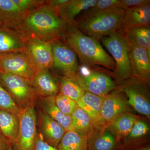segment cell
<instances>
[{
	"label": "cell",
	"instance_id": "obj_14",
	"mask_svg": "<svg viewBox=\"0 0 150 150\" xmlns=\"http://www.w3.org/2000/svg\"><path fill=\"white\" fill-rule=\"evenodd\" d=\"M36 116L39 133L43 140L52 146L57 148L67 131L61 124L41 110H38Z\"/></svg>",
	"mask_w": 150,
	"mask_h": 150
},
{
	"label": "cell",
	"instance_id": "obj_35",
	"mask_svg": "<svg viewBox=\"0 0 150 150\" xmlns=\"http://www.w3.org/2000/svg\"><path fill=\"white\" fill-rule=\"evenodd\" d=\"M34 150H57L56 148L48 144L43 140L39 133L38 134Z\"/></svg>",
	"mask_w": 150,
	"mask_h": 150
},
{
	"label": "cell",
	"instance_id": "obj_10",
	"mask_svg": "<svg viewBox=\"0 0 150 150\" xmlns=\"http://www.w3.org/2000/svg\"><path fill=\"white\" fill-rule=\"evenodd\" d=\"M0 71L30 80L36 68L24 51L0 55Z\"/></svg>",
	"mask_w": 150,
	"mask_h": 150
},
{
	"label": "cell",
	"instance_id": "obj_27",
	"mask_svg": "<svg viewBox=\"0 0 150 150\" xmlns=\"http://www.w3.org/2000/svg\"><path fill=\"white\" fill-rule=\"evenodd\" d=\"M56 79L59 93L76 102L85 93L75 79L62 76H56Z\"/></svg>",
	"mask_w": 150,
	"mask_h": 150
},
{
	"label": "cell",
	"instance_id": "obj_20",
	"mask_svg": "<svg viewBox=\"0 0 150 150\" xmlns=\"http://www.w3.org/2000/svg\"><path fill=\"white\" fill-rule=\"evenodd\" d=\"M55 96L38 97L41 110L57 121L66 131H73L71 116L64 114L55 102Z\"/></svg>",
	"mask_w": 150,
	"mask_h": 150
},
{
	"label": "cell",
	"instance_id": "obj_31",
	"mask_svg": "<svg viewBox=\"0 0 150 150\" xmlns=\"http://www.w3.org/2000/svg\"><path fill=\"white\" fill-rule=\"evenodd\" d=\"M55 102L60 110L69 116H71L79 106L76 101L60 93L55 96Z\"/></svg>",
	"mask_w": 150,
	"mask_h": 150
},
{
	"label": "cell",
	"instance_id": "obj_18",
	"mask_svg": "<svg viewBox=\"0 0 150 150\" xmlns=\"http://www.w3.org/2000/svg\"><path fill=\"white\" fill-rule=\"evenodd\" d=\"M150 3L125 11L123 20L118 30L123 31L131 28L150 27Z\"/></svg>",
	"mask_w": 150,
	"mask_h": 150
},
{
	"label": "cell",
	"instance_id": "obj_12",
	"mask_svg": "<svg viewBox=\"0 0 150 150\" xmlns=\"http://www.w3.org/2000/svg\"><path fill=\"white\" fill-rule=\"evenodd\" d=\"M128 43L132 77L149 84L150 80V52L145 48L129 42Z\"/></svg>",
	"mask_w": 150,
	"mask_h": 150
},
{
	"label": "cell",
	"instance_id": "obj_33",
	"mask_svg": "<svg viewBox=\"0 0 150 150\" xmlns=\"http://www.w3.org/2000/svg\"><path fill=\"white\" fill-rule=\"evenodd\" d=\"M15 4L25 11L28 12L42 5L45 1L40 0H12Z\"/></svg>",
	"mask_w": 150,
	"mask_h": 150
},
{
	"label": "cell",
	"instance_id": "obj_29",
	"mask_svg": "<svg viewBox=\"0 0 150 150\" xmlns=\"http://www.w3.org/2000/svg\"><path fill=\"white\" fill-rule=\"evenodd\" d=\"M118 2L119 0H97L94 6L83 11L76 21L94 16L108 10L117 8Z\"/></svg>",
	"mask_w": 150,
	"mask_h": 150
},
{
	"label": "cell",
	"instance_id": "obj_7",
	"mask_svg": "<svg viewBox=\"0 0 150 150\" xmlns=\"http://www.w3.org/2000/svg\"><path fill=\"white\" fill-rule=\"evenodd\" d=\"M148 84L132 77L118 87L128 98L127 102L137 112L150 117V93Z\"/></svg>",
	"mask_w": 150,
	"mask_h": 150
},
{
	"label": "cell",
	"instance_id": "obj_13",
	"mask_svg": "<svg viewBox=\"0 0 150 150\" xmlns=\"http://www.w3.org/2000/svg\"><path fill=\"white\" fill-rule=\"evenodd\" d=\"M130 110L125 94L118 88L103 97L101 114L106 123Z\"/></svg>",
	"mask_w": 150,
	"mask_h": 150
},
{
	"label": "cell",
	"instance_id": "obj_36",
	"mask_svg": "<svg viewBox=\"0 0 150 150\" xmlns=\"http://www.w3.org/2000/svg\"><path fill=\"white\" fill-rule=\"evenodd\" d=\"M69 0H49L45 1V4L58 13L59 9Z\"/></svg>",
	"mask_w": 150,
	"mask_h": 150
},
{
	"label": "cell",
	"instance_id": "obj_6",
	"mask_svg": "<svg viewBox=\"0 0 150 150\" xmlns=\"http://www.w3.org/2000/svg\"><path fill=\"white\" fill-rule=\"evenodd\" d=\"M0 83L21 109H23L30 103L35 102L37 98L28 79L0 71Z\"/></svg>",
	"mask_w": 150,
	"mask_h": 150
},
{
	"label": "cell",
	"instance_id": "obj_30",
	"mask_svg": "<svg viewBox=\"0 0 150 150\" xmlns=\"http://www.w3.org/2000/svg\"><path fill=\"white\" fill-rule=\"evenodd\" d=\"M21 110L10 94L0 83V110L18 115Z\"/></svg>",
	"mask_w": 150,
	"mask_h": 150
},
{
	"label": "cell",
	"instance_id": "obj_16",
	"mask_svg": "<svg viewBox=\"0 0 150 150\" xmlns=\"http://www.w3.org/2000/svg\"><path fill=\"white\" fill-rule=\"evenodd\" d=\"M28 13L12 0H0V27L19 32Z\"/></svg>",
	"mask_w": 150,
	"mask_h": 150
},
{
	"label": "cell",
	"instance_id": "obj_37",
	"mask_svg": "<svg viewBox=\"0 0 150 150\" xmlns=\"http://www.w3.org/2000/svg\"><path fill=\"white\" fill-rule=\"evenodd\" d=\"M11 144L0 133V150H7Z\"/></svg>",
	"mask_w": 150,
	"mask_h": 150
},
{
	"label": "cell",
	"instance_id": "obj_11",
	"mask_svg": "<svg viewBox=\"0 0 150 150\" xmlns=\"http://www.w3.org/2000/svg\"><path fill=\"white\" fill-rule=\"evenodd\" d=\"M24 52L31 60L36 70L52 69L53 60L51 42L35 38H25Z\"/></svg>",
	"mask_w": 150,
	"mask_h": 150
},
{
	"label": "cell",
	"instance_id": "obj_32",
	"mask_svg": "<svg viewBox=\"0 0 150 150\" xmlns=\"http://www.w3.org/2000/svg\"><path fill=\"white\" fill-rule=\"evenodd\" d=\"M149 128L146 123L137 119L134 123L128 137L131 140L140 139L148 134Z\"/></svg>",
	"mask_w": 150,
	"mask_h": 150
},
{
	"label": "cell",
	"instance_id": "obj_17",
	"mask_svg": "<svg viewBox=\"0 0 150 150\" xmlns=\"http://www.w3.org/2000/svg\"><path fill=\"white\" fill-rule=\"evenodd\" d=\"M30 81L37 97L56 96L59 93L56 78L49 69L36 70Z\"/></svg>",
	"mask_w": 150,
	"mask_h": 150
},
{
	"label": "cell",
	"instance_id": "obj_26",
	"mask_svg": "<svg viewBox=\"0 0 150 150\" xmlns=\"http://www.w3.org/2000/svg\"><path fill=\"white\" fill-rule=\"evenodd\" d=\"M71 116L73 131L88 139L95 130L88 115L78 106Z\"/></svg>",
	"mask_w": 150,
	"mask_h": 150
},
{
	"label": "cell",
	"instance_id": "obj_22",
	"mask_svg": "<svg viewBox=\"0 0 150 150\" xmlns=\"http://www.w3.org/2000/svg\"><path fill=\"white\" fill-rule=\"evenodd\" d=\"M96 2L97 0H69L59 9L58 13L67 24L74 23L77 16L93 6Z\"/></svg>",
	"mask_w": 150,
	"mask_h": 150
},
{
	"label": "cell",
	"instance_id": "obj_19",
	"mask_svg": "<svg viewBox=\"0 0 150 150\" xmlns=\"http://www.w3.org/2000/svg\"><path fill=\"white\" fill-rule=\"evenodd\" d=\"M25 38L18 31L0 27V55L24 51Z\"/></svg>",
	"mask_w": 150,
	"mask_h": 150
},
{
	"label": "cell",
	"instance_id": "obj_28",
	"mask_svg": "<svg viewBox=\"0 0 150 150\" xmlns=\"http://www.w3.org/2000/svg\"><path fill=\"white\" fill-rule=\"evenodd\" d=\"M56 149L57 150H88L87 138L74 131H67Z\"/></svg>",
	"mask_w": 150,
	"mask_h": 150
},
{
	"label": "cell",
	"instance_id": "obj_2",
	"mask_svg": "<svg viewBox=\"0 0 150 150\" xmlns=\"http://www.w3.org/2000/svg\"><path fill=\"white\" fill-rule=\"evenodd\" d=\"M60 39L73 50L84 66L100 65L113 71L115 70L114 60L98 40L83 33L75 22L67 24Z\"/></svg>",
	"mask_w": 150,
	"mask_h": 150
},
{
	"label": "cell",
	"instance_id": "obj_4",
	"mask_svg": "<svg viewBox=\"0 0 150 150\" xmlns=\"http://www.w3.org/2000/svg\"><path fill=\"white\" fill-rule=\"evenodd\" d=\"M101 40L115 63L112 77L115 83L121 84L132 77L128 42L123 33L119 30L102 38Z\"/></svg>",
	"mask_w": 150,
	"mask_h": 150
},
{
	"label": "cell",
	"instance_id": "obj_21",
	"mask_svg": "<svg viewBox=\"0 0 150 150\" xmlns=\"http://www.w3.org/2000/svg\"><path fill=\"white\" fill-rule=\"evenodd\" d=\"M117 141L114 134L106 128L102 130L95 129L88 138V150H115Z\"/></svg>",
	"mask_w": 150,
	"mask_h": 150
},
{
	"label": "cell",
	"instance_id": "obj_23",
	"mask_svg": "<svg viewBox=\"0 0 150 150\" xmlns=\"http://www.w3.org/2000/svg\"><path fill=\"white\" fill-rule=\"evenodd\" d=\"M137 119L138 118L136 115L126 112L107 123L106 128L112 132L118 140L127 137Z\"/></svg>",
	"mask_w": 150,
	"mask_h": 150
},
{
	"label": "cell",
	"instance_id": "obj_34",
	"mask_svg": "<svg viewBox=\"0 0 150 150\" xmlns=\"http://www.w3.org/2000/svg\"><path fill=\"white\" fill-rule=\"evenodd\" d=\"M150 3V0H119L117 8L124 10L131 9Z\"/></svg>",
	"mask_w": 150,
	"mask_h": 150
},
{
	"label": "cell",
	"instance_id": "obj_9",
	"mask_svg": "<svg viewBox=\"0 0 150 150\" xmlns=\"http://www.w3.org/2000/svg\"><path fill=\"white\" fill-rule=\"evenodd\" d=\"M75 80L85 92L98 96H105L117 88L111 77L100 71H92L85 74L79 70Z\"/></svg>",
	"mask_w": 150,
	"mask_h": 150
},
{
	"label": "cell",
	"instance_id": "obj_38",
	"mask_svg": "<svg viewBox=\"0 0 150 150\" xmlns=\"http://www.w3.org/2000/svg\"><path fill=\"white\" fill-rule=\"evenodd\" d=\"M135 150H150V147L149 146H147L142 147H140L138 148L137 149Z\"/></svg>",
	"mask_w": 150,
	"mask_h": 150
},
{
	"label": "cell",
	"instance_id": "obj_1",
	"mask_svg": "<svg viewBox=\"0 0 150 150\" xmlns=\"http://www.w3.org/2000/svg\"><path fill=\"white\" fill-rule=\"evenodd\" d=\"M67 23L45 2L28 13L19 32L25 38H35L51 42L61 38Z\"/></svg>",
	"mask_w": 150,
	"mask_h": 150
},
{
	"label": "cell",
	"instance_id": "obj_39",
	"mask_svg": "<svg viewBox=\"0 0 150 150\" xmlns=\"http://www.w3.org/2000/svg\"><path fill=\"white\" fill-rule=\"evenodd\" d=\"M7 150H12V146H10Z\"/></svg>",
	"mask_w": 150,
	"mask_h": 150
},
{
	"label": "cell",
	"instance_id": "obj_8",
	"mask_svg": "<svg viewBox=\"0 0 150 150\" xmlns=\"http://www.w3.org/2000/svg\"><path fill=\"white\" fill-rule=\"evenodd\" d=\"M54 69L62 76L75 79L79 71L77 56L75 52L60 38L51 41Z\"/></svg>",
	"mask_w": 150,
	"mask_h": 150
},
{
	"label": "cell",
	"instance_id": "obj_25",
	"mask_svg": "<svg viewBox=\"0 0 150 150\" xmlns=\"http://www.w3.org/2000/svg\"><path fill=\"white\" fill-rule=\"evenodd\" d=\"M121 31L129 43L145 48L150 52V27L131 28Z\"/></svg>",
	"mask_w": 150,
	"mask_h": 150
},
{
	"label": "cell",
	"instance_id": "obj_24",
	"mask_svg": "<svg viewBox=\"0 0 150 150\" xmlns=\"http://www.w3.org/2000/svg\"><path fill=\"white\" fill-rule=\"evenodd\" d=\"M18 115L5 110H0V133L12 145L18 136L19 129Z\"/></svg>",
	"mask_w": 150,
	"mask_h": 150
},
{
	"label": "cell",
	"instance_id": "obj_5",
	"mask_svg": "<svg viewBox=\"0 0 150 150\" xmlns=\"http://www.w3.org/2000/svg\"><path fill=\"white\" fill-rule=\"evenodd\" d=\"M18 115L19 129L17 138L12 145V150H34L38 134L34 102L21 109Z\"/></svg>",
	"mask_w": 150,
	"mask_h": 150
},
{
	"label": "cell",
	"instance_id": "obj_15",
	"mask_svg": "<svg viewBox=\"0 0 150 150\" xmlns=\"http://www.w3.org/2000/svg\"><path fill=\"white\" fill-rule=\"evenodd\" d=\"M103 97L86 92L76 102L79 107L88 115L94 128L96 130H103L106 128L107 125L101 114Z\"/></svg>",
	"mask_w": 150,
	"mask_h": 150
},
{
	"label": "cell",
	"instance_id": "obj_3",
	"mask_svg": "<svg viewBox=\"0 0 150 150\" xmlns=\"http://www.w3.org/2000/svg\"><path fill=\"white\" fill-rule=\"evenodd\" d=\"M125 11L114 8L94 16L75 21L77 27L83 33L98 40L117 31Z\"/></svg>",
	"mask_w": 150,
	"mask_h": 150
}]
</instances>
